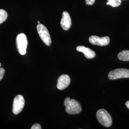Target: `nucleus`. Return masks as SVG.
Masks as SVG:
<instances>
[{
  "mask_svg": "<svg viewBox=\"0 0 129 129\" xmlns=\"http://www.w3.org/2000/svg\"><path fill=\"white\" fill-rule=\"evenodd\" d=\"M64 105L66 106L65 110L69 114H77L80 113L82 111L81 106L79 102L69 97L64 100Z\"/></svg>",
  "mask_w": 129,
  "mask_h": 129,
  "instance_id": "1",
  "label": "nucleus"
},
{
  "mask_svg": "<svg viewBox=\"0 0 129 129\" xmlns=\"http://www.w3.org/2000/svg\"><path fill=\"white\" fill-rule=\"evenodd\" d=\"M97 119L98 121L106 127H111L112 123L111 115L107 111L104 109H101L97 111Z\"/></svg>",
  "mask_w": 129,
  "mask_h": 129,
  "instance_id": "2",
  "label": "nucleus"
},
{
  "mask_svg": "<svg viewBox=\"0 0 129 129\" xmlns=\"http://www.w3.org/2000/svg\"><path fill=\"white\" fill-rule=\"evenodd\" d=\"M16 44L20 55H24L26 53L28 45L27 38L25 34L23 33L19 34L16 37Z\"/></svg>",
  "mask_w": 129,
  "mask_h": 129,
  "instance_id": "3",
  "label": "nucleus"
},
{
  "mask_svg": "<svg viewBox=\"0 0 129 129\" xmlns=\"http://www.w3.org/2000/svg\"><path fill=\"white\" fill-rule=\"evenodd\" d=\"M37 30L42 40L47 46L51 45V39L47 28L43 24L39 23L37 25Z\"/></svg>",
  "mask_w": 129,
  "mask_h": 129,
  "instance_id": "4",
  "label": "nucleus"
},
{
  "mask_svg": "<svg viewBox=\"0 0 129 129\" xmlns=\"http://www.w3.org/2000/svg\"><path fill=\"white\" fill-rule=\"evenodd\" d=\"M108 77L111 80L121 78H129V69H119L113 70L109 73Z\"/></svg>",
  "mask_w": 129,
  "mask_h": 129,
  "instance_id": "5",
  "label": "nucleus"
},
{
  "mask_svg": "<svg viewBox=\"0 0 129 129\" xmlns=\"http://www.w3.org/2000/svg\"><path fill=\"white\" fill-rule=\"evenodd\" d=\"M25 101L23 96L18 95L14 98L13 105V112L15 115L19 114L23 110Z\"/></svg>",
  "mask_w": 129,
  "mask_h": 129,
  "instance_id": "6",
  "label": "nucleus"
},
{
  "mask_svg": "<svg viewBox=\"0 0 129 129\" xmlns=\"http://www.w3.org/2000/svg\"><path fill=\"white\" fill-rule=\"evenodd\" d=\"M89 41L94 45L106 46L109 44L110 39L108 37H100L96 36H92L89 38Z\"/></svg>",
  "mask_w": 129,
  "mask_h": 129,
  "instance_id": "7",
  "label": "nucleus"
},
{
  "mask_svg": "<svg viewBox=\"0 0 129 129\" xmlns=\"http://www.w3.org/2000/svg\"><path fill=\"white\" fill-rule=\"evenodd\" d=\"M70 83V78L68 75L60 76L57 80V88L59 90H63L69 86Z\"/></svg>",
  "mask_w": 129,
  "mask_h": 129,
  "instance_id": "8",
  "label": "nucleus"
},
{
  "mask_svg": "<svg viewBox=\"0 0 129 129\" xmlns=\"http://www.w3.org/2000/svg\"><path fill=\"white\" fill-rule=\"evenodd\" d=\"M61 26L64 31L68 30L71 26V20L69 13L64 11L62 14V17L61 20Z\"/></svg>",
  "mask_w": 129,
  "mask_h": 129,
  "instance_id": "9",
  "label": "nucleus"
},
{
  "mask_svg": "<svg viewBox=\"0 0 129 129\" xmlns=\"http://www.w3.org/2000/svg\"><path fill=\"white\" fill-rule=\"evenodd\" d=\"M76 49L78 52L83 53L85 56L88 59H92L96 56V53L94 51L85 46H77Z\"/></svg>",
  "mask_w": 129,
  "mask_h": 129,
  "instance_id": "10",
  "label": "nucleus"
},
{
  "mask_svg": "<svg viewBox=\"0 0 129 129\" xmlns=\"http://www.w3.org/2000/svg\"><path fill=\"white\" fill-rule=\"evenodd\" d=\"M119 60L123 61H129V50H123L120 52L118 55Z\"/></svg>",
  "mask_w": 129,
  "mask_h": 129,
  "instance_id": "11",
  "label": "nucleus"
},
{
  "mask_svg": "<svg viewBox=\"0 0 129 129\" xmlns=\"http://www.w3.org/2000/svg\"><path fill=\"white\" fill-rule=\"evenodd\" d=\"M8 17L7 13L3 9H0V24L3 23Z\"/></svg>",
  "mask_w": 129,
  "mask_h": 129,
  "instance_id": "12",
  "label": "nucleus"
},
{
  "mask_svg": "<svg viewBox=\"0 0 129 129\" xmlns=\"http://www.w3.org/2000/svg\"><path fill=\"white\" fill-rule=\"evenodd\" d=\"M121 3V0H108L107 5H110L113 7H116L120 6Z\"/></svg>",
  "mask_w": 129,
  "mask_h": 129,
  "instance_id": "13",
  "label": "nucleus"
},
{
  "mask_svg": "<svg viewBox=\"0 0 129 129\" xmlns=\"http://www.w3.org/2000/svg\"><path fill=\"white\" fill-rule=\"evenodd\" d=\"M5 70L4 68H0V80H1L4 78L5 75Z\"/></svg>",
  "mask_w": 129,
  "mask_h": 129,
  "instance_id": "14",
  "label": "nucleus"
},
{
  "mask_svg": "<svg viewBox=\"0 0 129 129\" xmlns=\"http://www.w3.org/2000/svg\"><path fill=\"white\" fill-rule=\"evenodd\" d=\"M41 125L39 124V123H36L34 125H33L32 127H31V129H41Z\"/></svg>",
  "mask_w": 129,
  "mask_h": 129,
  "instance_id": "15",
  "label": "nucleus"
},
{
  "mask_svg": "<svg viewBox=\"0 0 129 129\" xmlns=\"http://www.w3.org/2000/svg\"><path fill=\"white\" fill-rule=\"evenodd\" d=\"M85 2L86 3V5H91L94 4L95 0H85Z\"/></svg>",
  "mask_w": 129,
  "mask_h": 129,
  "instance_id": "16",
  "label": "nucleus"
},
{
  "mask_svg": "<svg viewBox=\"0 0 129 129\" xmlns=\"http://www.w3.org/2000/svg\"><path fill=\"white\" fill-rule=\"evenodd\" d=\"M125 105H126V106L127 107V108H128L129 109V101L125 103Z\"/></svg>",
  "mask_w": 129,
  "mask_h": 129,
  "instance_id": "17",
  "label": "nucleus"
},
{
  "mask_svg": "<svg viewBox=\"0 0 129 129\" xmlns=\"http://www.w3.org/2000/svg\"><path fill=\"white\" fill-rule=\"evenodd\" d=\"M37 23H38V24L40 23V21H38V22H37Z\"/></svg>",
  "mask_w": 129,
  "mask_h": 129,
  "instance_id": "18",
  "label": "nucleus"
},
{
  "mask_svg": "<svg viewBox=\"0 0 129 129\" xmlns=\"http://www.w3.org/2000/svg\"><path fill=\"white\" fill-rule=\"evenodd\" d=\"M1 63H0V68H1Z\"/></svg>",
  "mask_w": 129,
  "mask_h": 129,
  "instance_id": "19",
  "label": "nucleus"
}]
</instances>
